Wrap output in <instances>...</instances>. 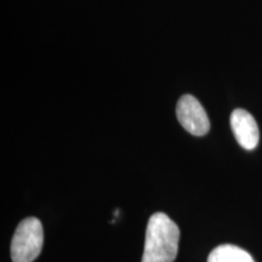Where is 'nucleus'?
<instances>
[{
	"instance_id": "1",
	"label": "nucleus",
	"mask_w": 262,
	"mask_h": 262,
	"mask_svg": "<svg viewBox=\"0 0 262 262\" xmlns=\"http://www.w3.org/2000/svg\"><path fill=\"white\" fill-rule=\"evenodd\" d=\"M179 243V226L164 212H156L147 224L142 262H173Z\"/></svg>"
},
{
	"instance_id": "2",
	"label": "nucleus",
	"mask_w": 262,
	"mask_h": 262,
	"mask_svg": "<svg viewBox=\"0 0 262 262\" xmlns=\"http://www.w3.org/2000/svg\"><path fill=\"white\" fill-rule=\"evenodd\" d=\"M44 231L37 217L19 222L11 241V258L14 262H33L41 253Z\"/></svg>"
},
{
	"instance_id": "3",
	"label": "nucleus",
	"mask_w": 262,
	"mask_h": 262,
	"mask_svg": "<svg viewBox=\"0 0 262 262\" xmlns=\"http://www.w3.org/2000/svg\"><path fill=\"white\" fill-rule=\"evenodd\" d=\"M176 116L183 129L191 135L204 136L210 130V122L205 110L192 95H183L176 106Z\"/></svg>"
},
{
	"instance_id": "4",
	"label": "nucleus",
	"mask_w": 262,
	"mask_h": 262,
	"mask_svg": "<svg viewBox=\"0 0 262 262\" xmlns=\"http://www.w3.org/2000/svg\"><path fill=\"white\" fill-rule=\"evenodd\" d=\"M231 127L237 142L244 149L253 150L257 147L260 141V130L256 120L248 111L234 110L231 114Z\"/></svg>"
},
{
	"instance_id": "5",
	"label": "nucleus",
	"mask_w": 262,
	"mask_h": 262,
	"mask_svg": "<svg viewBox=\"0 0 262 262\" xmlns=\"http://www.w3.org/2000/svg\"><path fill=\"white\" fill-rule=\"evenodd\" d=\"M208 262H255V260L248 251L237 245L222 244L211 251Z\"/></svg>"
}]
</instances>
